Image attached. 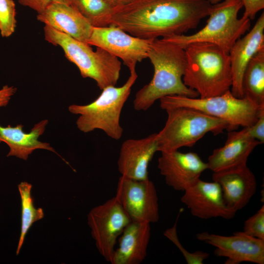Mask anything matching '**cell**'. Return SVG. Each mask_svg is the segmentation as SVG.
Returning <instances> with one entry per match:
<instances>
[{"mask_svg": "<svg viewBox=\"0 0 264 264\" xmlns=\"http://www.w3.org/2000/svg\"><path fill=\"white\" fill-rule=\"evenodd\" d=\"M244 128L239 131H229L222 147L215 149L208 157V169L213 173L247 164L248 158L259 144Z\"/></svg>", "mask_w": 264, "mask_h": 264, "instance_id": "obj_19", "label": "cell"}, {"mask_svg": "<svg viewBox=\"0 0 264 264\" xmlns=\"http://www.w3.org/2000/svg\"><path fill=\"white\" fill-rule=\"evenodd\" d=\"M183 192L181 201L195 217L204 220H230L236 215L237 211L226 205L220 186L215 181L206 182L199 178Z\"/></svg>", "mask_w": 264, "mask_h": 264, "instance_id": "obj_13", "label": "cell"}, {"mask_svg": "<svg viewBox=\"0 0 264 264\" xmlns=\"http://www.w3.org/2000/svg\"><path fill=\"white\" fill-rule=\"evenodd\" d=\"M242 0H223L212 4L205 26L191 35H172L162 39L182 48L196 43L215 44L227 53L235 43L250 30L251 20L238 17Z\"/></svg>", "mask_w": 264, "mask_h": 264, "instance_id": "obj_6", "label": "cell"}, {"mask_svg": "<svg viewBox=\"0 0 264 264\" xmlns=\"http://www.w3.org/2000/svg\"><path fill=\"white\" fill-rule=\"evenodd\" d=\"M115 197L131 221L150 224L158 221L157 191L149 178L136 180L121 176Z\"/></svg>", "mask_w": 264, "mask_h": 264, "instance_id": "obj_10", "label": "cell"}, {"mask_svg": "<svg viewBox=\"0 0 264 264\" xmlns=\"http://www.w3.org/2000/svg\"><path fill=\"white\" fill-rule=\"evenodd\" d=\"M18 189L21 199V229L19 242L16 250L18 255L22 247L25 236L32 224L42 219L44 213L42 208H36L31 196L32 185L27 182H21Z\"/></svg>", "mask_w": 264, "mask_h": 264, "instance_id": "obj_23", "label": "cell"}, {"mask_svg": "<svg viewBox=\"0 0 264 264\" xmlns=\"http://www.w3.org/2000/svg\"><path fill=\"white\" fill-rule=\"evenodd\" d=\"M37 19L45 25L87 44L93 30V27L68 0H54L37 14Z\"/></svg>", "mask_w": 264, "mask_h": 264, "instance_id": "obj_15", "label": "cell"}, {"mask_svg": "<svg viewBox=\"0 0 264 264\" xmlns=\"http://www.w3.org/2000/svg\"><path fill=\"white\" fill-rule=\"evenodd\" d=\"M165 110L167 119L156 135L160 153L192 147L208 132L217 135L225 130L234 131L228 122L191 108L176 107Z\"/></svg>", "mask_w": 264, "mask_h": 264, "instance_id": "obj_7", "label": "cell"}, {"mask_svg": "<svg viewBox=\"0 0 264 264\" xmlns=\"http://www.w3.org/2000/svg\"><path fill=\"white\" fill-rule=\"evenodd\" d=\"M264 48V13L260 16L252 28L239 38L229 51L232 73L230 91L238 98H242V82L244 71L253 57Z\"/></svg>", "mask_w": 264, "mask_h": 264, "instance_id": "obj_18", "label": "cell"}, {"mask_svg": "<svg viewBox=\"0 0 264 264\" xmlns=\"http://www.w3.org/2000/svg\"><path fill=\"white\" fill-rule=\"evenodd\" d=\"M44 33L47 42L62 48L66 57L77 66L83 78L94 80L101 90L116 85L121 69L118 58L100 47L94 51L88 44L49 26L44 25Z\"/></svg>", "mask_w": 264, "mask_h": 264, "instance_id": "obj_5", "label": "cell"}, {"mask_svg": "<svg viewBox=\"0 0 264 264\" xmlns=\"http://www.w3.org/2000/svg\"><path fill=\"white\" fill-rule=\"evenodd\" d=\"M244 11L242 17L253 20L264 8V0H242Z\"/></svg>", "mask_w": 264, "mask_h": 264, "instance_id": "obj_29", "label": "cell"}, {"mask_svg": "<svg viewBox=\"0 0 264 264\" xmlns=\"http://www.w3.org/2000/svg\"><path fill=\"white\" fill-rule=\"evenodd\" d=\"M186 66L182 80L200 98L221 95L230 90L232 73L229 54L217 45L196 43L184 48Z\"/></svg>", "mask_w": 264, "mask_h": 264, "instance_id": "obj_3", "label": "cell"}, {"mask_svg": "<svg viewBox=\"0 0 264 264\" xmlns=\"http://www.w3.org/2000/svg\"><path fill=\"white\" fill-rule=\"evenodd\" d=\"M212 179L220 185L226 205L237 212L248 203L256 191L255 176L247 164L214 172Z\"/></svg>", "mask_w": 264, "mask_h": 264, "instance_id": "obj_17", "label": "cell"}, {"mask_svg": "<svg viewBox=\"0 0 264 264\" xmlns=\"http://www.w3.org/2000/svg\"><path fill=\"white\" fill-rule=\"evenodd\" d=\"M15 3L13 0H0V32L2 37H8L16 26Z\"/></svg>", "mask_w": 264, "mask_h": 264, "instance_id": "obj_25", "label": "cell"}, {"mask_svg": "<svg viewBox=\"0 0 264 264\" xmlns=\"http://www.w3.org/2000/svg\"><path fill=\"white\" fill-rule=\"evenodd\" d=\"M151 237L150 224L131 221L119 236L111 264H139L145 260Z\"/></svg>", "mask_w": 264, "mask_h": 264, "instance_id": "obj_20", "label": "cell"}, {"mask_svg": "<svg viewBox=\"0 0 264 264\" xmlns=\"http://www.w3.org/2000/svg\"><path fill=\"white\" fill-rule=\"evenodd\" d=\"M48 122L47 120L39 122L28 133L23 131L22 124L15 127L10 125L4 127L0 125V143L5 142L9 148L7 156H14L26 160L29 155L37 149L47 150L58 154L49 143L39 140Z\"/></svg>", "mask_w": 264, "mask_h": 264, "instance_id": "obj_21", "label": "cell"}, {"mask_svg": "<svg viewBox=\"0 0 264 264\" xmlns=\"http://www.w3.org/2000/svg\"><path fill=\"white\" fill-rule=\"evenodd\" d=\"M242 97L264 106V48L247 64L242 75Z\"/></svg>", "mask_w": 264, "mask_h": 264, "instance_id": "obj_22", "label": "cell"}, {"mask_svg": "<svg viewBox=\"0 0 264 264\" xmlns=\"http://www.w3.org/2000/svg\"><path fill=\"white\" fill-rule=\"evenodd\" d=\"M159 101L163 110L176 107L191 108L228 122L234 130L240 126L252 125L264 112V106H259L245 97H236L230 90L207 98L175 95L165 96Z\"/></svg>", "mask_w": 264, "mask_h": 264, "instance_id": "obj_8", "label": "cell"}, {"mask_svg": "<svg viewBox=\"0 0 264 264\" xmlns=\"http://www.w3.org/2000/svg\"><path fill=\"white\" fill-rule=\"evenodd\" d=\"M211 6L207 0H132L113 8L111 24L144 39L182 35L208 17Z\"/></svg>", "mask_w": 264, "mask_h": 264, "instance_id": "obj_1", "label": "cell"}, {"mask_svg": "<svg viewBox=\"0 0 264 264\" xmlns=\"http://www.w3.org/2000/svg\"><path fill=\"white\" fill-rule=\"evenodd\" d=\"M164 235L172 241L179 249L188 264H203L209 254L202 251L191 253L182 247L176 233V221L174 225L164 232Z\"/></svg>", "mask_w": 264, "mask_h": 264, "instance_id": "obj_26", "label": "cell"}, {"mask_svg": "<svg viewBox=\"0 0 264 264\" xmlns=\"http://www.w3.org/2000/svg\"><path fill=\"white\" fill-rule=\"evenodd\" d=\"M113 8L125 5L132 0H105Z\"/></svg>", "mask_w": 264, "mask_h": 264, "instance_id": "obj_32", "label": "cell"}, {"mask_svg": "<svg viewBox=\"0 0 264 264\" xmlns=\"http://www.w3.org/2000/svg\"><path fill=\"white\" fill-rule=\"evenodd\" d=\"M245 234L264 240V206L244 223L243 231Z\"/></svg>", "mask_w": 264, "mask_h": 264, "instance_id": "obj_27", "label": "cell"}, {"mask_svg": "<svg viewBox=\"0 0 264 264\" xmlns=\"http://www.w3.org/2000/svg\"><path fill=\"white\" fill-rule=\"evenodd\" d=\"M153 39L134 37L119 26L110 24L93 27L88 44L100 47L117 58L131 70L136 68L137 63L147 58L150 44Z\"/></svg>", "mask_w": 264, "mask_h": 264, "instance_id": "obj_11", "label": "cell"}, {"mask_svg": "<svg viewBox=\"0 0 264 264\" xmlns=\"http://www.w3.org/2000/svg\"><path fill=\"white\" fill-rule=\"evenodd\" d=\"M154 66L153 78L135 94V110H146L162 97L170 95L198 97L185 85L182 78L186 66L184 49L162 38L152 40L147 54Z\"/></svg>", "mask_w": 264, "mask_h": 264, "instance_id": "obj_2", "label": "cell"}, {"mask_svg": "<svg viewBox=\"0 0 264 264\" xmlns=\"http://www.w3.org/2000/svg\"><path fill=\"white\" fill-rule=\"evenodd\" d=\"M130 71L129 78L122 86L104 88L100 95L89 104H72L68 107L71 113L79 115L76 125L80 131L87 133L100 130L114 140L121 138L123 132L120 122L122 110L138 77L136 68Z\"/></svg>", "mask_w": 264, "mask_h": 264, "instance_id": "obj_4", "label": "cell"}, {"mask_svg": "<svg viewBox=\"0 0 264 264\" xmlns=\"http://www.w3.org/2000/svg\"><path fill=\"white\" fill-rule=\"evenodd\" d=\"M93 27L111 24L113 8L105 0H68Z\"/></svg>", "mask_w": 264, "mask_h": 264, "instance_id": "obj_24", "label": "cell"}, {"mask_svg": "<svg viewBox=\"0 0 264 264\" xmlns=\"http://www.w3.org/2000/svg\"><path fill=\"white\" fill-rule=\"evenodd\" d=\"M54 0H18L21 5L35 11L37 14L43 12Z\"/></svg>", "mask_w": 264, "mask_h": 264, "instance_id": "obj_30", "label": "cell"}, {"mask_svg": "<svg viewBox=\"0 0 264 264\" xmlns=\"http://www.w3.org/2000/svg\"><path fill=\"white\" fill-rule=\"evenodd\" d=\"M247 134L258 140L261 144L264 142V112L261 114L257 120L252 125L243 127Z\"/></svg>", "mask_w": 264, "mask_h": 264, "instance_id": "obj_28", "label": "cell"}, {"mask_svg": "<svg viewBox=\"0 0 264 264\" xmlns=\"http://www.w3.org/2000/svg\"><path fill=\"white\" fill-rule=\"evenodd\" d=\"M157 133L140 139H128L120 147L117 161L122 176L136 180L149 179L148 168L158 151Z\"/></svg>", "mask_w": 264, "mask_h": 264, "instance_id": "obj_16", "label": "cell"}, {"mask_svg": "<svg viewBox=\"0 0 264 264\" xmlns=\"http://www.w3.org/2000/svg\"><path fill=\"white\" fill-rule=\"evenodd\" d=\"M158 168L169 186L184 191L200 178L208 167L197 153H183L176 150L161 152L158 159Z\"/></svg>", "mask_w": 264, "mask_h": 264, "instance_id": "obj_14", "label": "cell"}, {"mask_svg": "<svg viewBox=\"0 0 264 264\" xmlns=\"http://www.w3.org/2000/svg\"><path fill=\"white\" fill-rule=\"evenodd\" d=\"M131 220L114 197L93 207L88 215V223L96 248L110 263L117 240Z\"/></svg>", "mask_w": 264, "mask_h": 264, "instance_id": "obj_9", "label": "cell"}, {"mask_svg": "<svg viewBox=\"0 0 264 264\" xmlns=\"http://www.w3.org/2000/svg\"><path fill=\"white\" fill-rule=\"evenodd\" d=\"M211 4H214L219 2L223 0H207Z\"/></svg>", "mask_w": 264, "mask_h": 264, "instance_id": "obj_33", "label": "cell"}, {"mask_svg": "<svg viewBox=\"0 0 264 264\" xmlns=\"http://www.w3.org/2000/svg\"><path fill=\"white\" fill-rule=\"evenodd\" d=\"M16 90V88L14 87L8 85L3 86L0 89V107L6 106L8 104Z\"/></svg>", "mask_w": 264, "mask_h": 264, "instance_id": "obj_31", "label": "cell"}, {"mask_svg": "<svg viewBox=\"0 0 264 264\" xmlns=\"http://www.w3.org/2000/svg\"><path fill=\"white\" fill-rule=\"evenodd\" d=\"M196 238L215 247V255L226 258L225 264L242 262L264 264V240L250 236L243 231L236 232L231 236L203 232L197 234Z\"/></svg>", "mask_w": 264, "mask_h": 264, "instance_id": "obj_12", "label": "cell"}]
</instances>
